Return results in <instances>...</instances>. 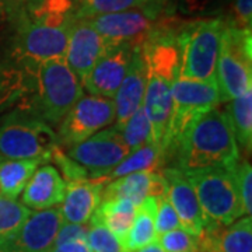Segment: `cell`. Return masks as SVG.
Returning <instances> with one entry per match:
<instances>
[{
    "label": "cell",
    "mask_w": 252,
    "mask_h": 252,
    "mask_svg": "<svg viewBox=\"0 0 252 252\" xmlns=\"http://www.w3.org/2000/svg\"><path fill=\"white\" fill-rule=\"evenodd\" d=\"M181 171L233 168L240 161L230 119L225 111L212 108L200 114L182 133L172 153Z\"/></svg>",
    "instance_id": "cell-1"
},
{
    "label": "cell",
    "mask_w": 252,
    "mask_h": 252,
    "mask_svg": "<svg viewBox=\"0 0 252 252\" xmlns=\"http://www.w3.org/2000/svg\"><path fill=\"white\" fill-rule=\"evenodd\" d=\"M76 17L72 0H38L20 21L17 52L20 58L39 63L64 58Z\"/></svg>",
    "instance_id": "cell-2"
},
{
    "label": "cell",
    "mask_w": 252,
    "mask_h": 252,
    "mask_svg": "<svg viewBox=\"0 0 252 252\" xmlns=\"http://www.w3.org/2000/svg\"><path fill=\"white\" fill-rule=\"evenodd\" d=\"M224 18L190 20L181 26L177 41L181 51L180 77L187 80H216V67Z\"/></svg>",
    "instance_id": "cell-3"
},
{
    "label": "cell",
    "mask_w": 252,
    "mask_h": 252,
    "mask_svg": "<svg viewBox=\"0 0 252 252\" xmlns=\"http://www.w3.org/2000/svg\"><path fill=\"white\" fill-rule=\"evenodd\" d=\"M58 147L52 127L30 105L10 112L0 124V157L10 160L41 158L51 161Z\"/></svg>",
    "instance_id": "cell-4"
},
{
    "label": "cell",
    "mask_w": 252,
    "mask_h": 252,
    "mask_svg": "<svg viewBox=\"0 0 252 252\" xmlns=\"http://www.w3.org/2000/svg\"><path fill=\"white\" fill-rule=\"evenodd\" d=\"M83 95L80 79L72 72L64 58L38 64L36 99L30 107L48 125H58Z\"/></svg>",
    "instance_id": "cell-5"
},
{
    "label": "cell",
    "mask_w": 252,
    "mask_h": 252,
    "mask_svg": "<svg viewBox=\"0 0 252 252\" xmlns=\"http://www.w3.org/2000/svg\"><path fill=\"white\" fill-rule=\"evenodd\" d=\"M220 102H230L252 89V31L238 30L224 20L217 59Z\"/></svg>",
    "instance_id": "cell-6"
},
{
    "label": "cell",
    "mask_w": 252,
    "mask_h": 252,
    "mask_svg": "<svg viewBox=\"0 0 252 252\" xmlns=\"http://www.w3.org/2000/svg\"><path fill=\"white\" fill-rule=\"evenodd\" d=\"M172 17L171 13L164 11L162 3L156 1L143 7L83 20H87L109 44H125L136 49L153 38Z\"/></svg>",
    "instance_id": "cell-7"
},
{
    "label": "cell",
    "mask_w": 252,
    "mask_h": 252,
    "mask_svg": "<svg viewBox=\"0 0 252 252\" xmlns=\"http://www.w3.org/2000/svg\"><path fill=\"white\" fill-rule=\"evenodd\" d=\"M171 94V117L160 147L162 162L167 161L168 157H172L177 143L187 127L200 114L212 108H217L220 104L216 80L196 81L177 79L172 83Z\"/></svg>",
    "instance_id": "cell-8"
},
{
    "label": "cell",
    "mask_w": 252,
    "mask_h": 252,
    "mask_svg": "<svg viewBox=\"0 0 252 252\" xmlns=\"http://www.w3.org/2000/svg\"><path fill=\"white\" fill-rule=\"evenodd\" d=\"M184 174L196 192L207 221L230 225L244 216L233 168H205Z\"/></svg>",
    "instance_id": "cell-9"
},
{
    "label": "cell",
    "mask_w": 252,
    "mask_h": 252,
    "mask_svg": "<svg viewBox=\"0 0 252 252\" xmlns=\"http://www.w3.org/2000/svg\"><path fill=\"white\" fill-rule=\"evenodd\" d=\"M115 122V102L112 98L83 95L58 124L56 142L59 147L70 149L87 140Z\"/></svg>",
    "instance_id": "cell-10"
},
{
    "label": "cell",
    "mask_w": 252,
    "mask_h": 252,
    "mask_svg": "<svg viewBox=\"0 0 252 252\" xmlns=\"http://www.w3.org/2000/svg\"><path fill=\"white\" fill-rule=\"evenodd\" d=\"M129 153L130 150L121 130L114 126L105 127L87 140L73 146L66 154L87 171L89 180H101Z\"/></svg>",
    "instance_id": "cell-11"
},
{
    "label": "cell",
    "mask_w": 252,
    "mask_h": 252,
    "mask_svg": "<svg viewBox=\"0 0 252 252\" xmlns=\"http://www.w3.org/2000/svg\"><path fill=\"white\" fill-rule=\"evenodd\" d=\"M59 207L31 213L16 237L0 247V252H52L63 225Z\"/></svg>",
    "instance_id": "cell-12"
},
{
    "label": "cell",
    "mask_w": 252,
    "mask_h": 252,
    "mask_svg": "<svg viewBox=\"0 0 252 252\" xmlns=\"http://www.w3.org/2000/svg\"><path fill=\"white\" fill-rule=\"evenodd\" d=\"M135 48L125 44H109L81 86L91 95L114 98L125 79Z\"/></svg>",
    "instance_id": "cell-13"
},
{
    "label": "cell",
    "mask_w": 252,
    "mask_h": 252,
    "mask_svg": "<svg viewBox=\"0 0 252 252\" xmlns=\"http://www.w3.org/2000/svg\"><path fill=\"white\" fill-rule=\"evenodd\" d=\"M165 181V196L170 200L181 227L193 237H198L206 223L196 192L185 174L175 167H165L161 171Z\"/></svg>",
    "instance_id": "cell-14"
},
{
    "label": "cell",
    "mask_w": 252,
    "mask_h": 252,
    "mask_svg": "<svg viewBox=\"0 0 252 252\" xmlns=\"http://www.w3.org/2000/svg\"><path fill=\"white\" fill-rule=\"evenodd\" d=\"M107 46L108 42L87 20H77L70 31L64 61L72 72L83 81L105 52Z\"/></svg>",
    "instance_id": "cell-15"
},
{
    "label": "cell",
    "mask_w": 252,
    "mask_h": 252,
    "mask_svg": "<svg viewBox=\"0 0 252 252\" xmlns=\"http://www.w3.org/2000/svg\"><path fill=\"white\" fill-rule=\"evenodd\" d=\"M196 243L202 252H252L251 216L241 217L230 225L206 220Z\"/></svg>",
    "instance_id": "cell-16"
},
{
    "label": "cell",
    "mask_w": 252,
    "mask_h": 252,
    "mask_svg": "<svg viewBox=\"0 0 252 252\" xmlns=\"http://www.w3.org/2000/svg\"><path fill=\"white\" fill-rule=\"evenodd\" d=\"M147 84V64L140 48H136L125 79L122 80L117 94L115 102V127L121 130L127 119L143 102L144 91Z\"/></svg>",
    "instance_id": "cell-17"
},
{
    "label": "cell",
    "mask_w": 252,
    "mask_h": 252,
    "mask_svg": "<svg viewBox=\"0 0 252 252\" xmlns=\"http://www.w3.org/2000/svg\"><path fill=\"white\" fill-rule=\"evenodd\" d=\"M174 79L147 69V84L144 91V109L152 125L153 142L161 147L172 111L171 87Z\"/></svg>",
    "instance_id": "cell-18"
},
{
    "label": "cell",
    "mask_w": 252,
    "mask_h": 252,
    "mask_svg": "<svg viewBox=\"0 0 252 252\" xmlns=\"http://www.w3.org/2000/svg\"><path fill=\"white\" fill-rule=\"evenodd\" d=\"M102 187L104 184L98 180L69 181L59 207L63 221L70 224H89L101 202Z\"/></svg>",
    "instance_id": "cell-19"
},
{
    "label": "cell",
    "mask_w": 252,
    "mask_h": 252,
    "mask_svg": "<svg viewBox=\"0 0 252 252\" xmlns=\"http://www.w3.org/2000/svg\"><path fill=\"white\" fill-rule=\"evenodd\" d=\"M161 195H165V181L161 172L154 170L133 172L104 184L101 200L122 198L130 200L135 206H139L144 199L150 196L158 198Z\"/></svg>",
    "instance_id": "cell-20"
},
{
    "label": "cell",
    "mask_w": 252,
    "mask_h": 252,
    "mask_svg": "<svg viewBox=\"0 0 252 252\" xmlns=\"http://www.w3.org/2000/svg\"><path fill=\"white\" fill-rule=\"evenodd\" d=\"M66 182L55 167L42 164L32 174L23 190V205L34 210H46L62 203Z\"/></svg>",
    "instance_id": "cell-21"
},
{
    "label": "cell",
    "mask_w": 252,
    "mask_h": 252,
    "mask_svg": "<svg viewBox=\"0 0 252 252\" xmlns=\"http://www.w3.org/2000/svg\"><path fill=\"white\" fill-rule=\"evenodd\" d=\"M45 164L41 158H23V160H0V196L9 199L18 198L31 180L35 170Z\"/></svg>",
    "instance_id": "cell-22"
},
{
    "label": "cell",
    "mask_w": 252,
    "mask_h": 252,
    "mask_svg": "<svg viewBox=\"0 0 252 252\" xmlns=\"http://www.w3.org/2000/svg\"><path fill=\"white\" fill-rule=\"evenodd\" d=\"M136 209L137 206L127 199H107L99 202L98 207L91 219L101 221L124 244V240L135 219Z\"/></svg>",
    "instance_id": "cell-23"
},
{
    "label": "cell",
    "mask_w": 252,
    "mask_h": 252,
    "mask_svg": "<svg viewBox=\"0 0 252 252\" xmlns=\"http://www.w3.org/2000/svg\"><path fill=\"white\" fill-rule=\"evenodd\" d=\"M157 210V198L150 196L144 199L143 202L136 209V215L132 225L124 240V247L126 252H135L143 248L150 243H154L156 227H154V216Z\"/></svg>",
    "instance_id": "cell-24"
},
{
    "label": "cell",
    "mask_w": 252,
    "mask_h": 252,
    "mask_svg": "<svg viewBox=\"0 0 252 252\" xmlns=\"http://www.w3.org/2000/svg\"><path fill=\"white\" fill-rule=\"evenodd\" d=\"M161 162L162 158L160 147L154 142L144 144L143 147L137 149L135 152H130L112 171H109L105 177H102L98 181H101L102 184H107L109 181L122 178L133 172L154 171Z\"/></svg>",
    "instance_id": "cell-25"
},
{
    "label": "cell",
    "mask_w": 252,
    "mask_h": 252,
    "mask_svg": "<svg viewBox=\"0 0 252 252\" xmlns=\"http://www.w3.org/2000/svg\"><path fill=\"white\" fill-rule=\"evenodd\" d=\"M225 114L230 119L237 144L250 154L252 149V89L231 99Z\"/></svg>",
    "instance_id": "cell-26"
},
{
    "label": "cell",
    "mask_w": 252,
    "mask_h": 252,
    "mask_svg": "<svg viewBox=\"0 0 252 252\" xmlns=\"http://www.w3.org/2000/svg\"><path fill=\"white\" fill-rule=\"evenodd\" d=\"M30 215L31 210L16 199L0 196V247L16 237Z\"/></svg>",
    "instance_id": "cell-27"
},
{
    "label": "cell",
    "mask_w": 252,
    "mask_h": 252,
    "mask_svg": "<svg viewBox=\"0 0 252 252\" xmlns=\"http://www.w3.org/2000/svg\"><path fill=\"white\" fill-rule=\"evenodd\" d=\"M150 3H156V0H79V6L76 7V17L77 20H83L102 14L121 13L143 7Z\"/></svg>",
    "instance_id": "cell-28"
},
{
    "label": "cell",
    "mask_w": 252,
    "mask_h": 252,
    "mask_svg": "<svg viewBox=\"0 0 252 252\" xmlns=\"http://www.w3.org/2000/svg\"><path fill=\"white\" fill-rule=\"evenodd\" d=\"M121 133L130 152H135L137 149L143 147L144 144L153 143L152 125L146 114L143 102L136 109L135 114L127 119V122L121 129Z\"/></svg>",
    "instance_id": "cell-29"
},
{
    "label": "cell",
    "mask_w": 252,
    "mask_h": 252,
    "mask_svg": "<svg viewBox=\"0 0 252 252\" xmlns=\"http://www.w3.org/2000/svg\"><path fill=\"white\" fill-rule=\"evenodd\" d=\"M89 231L86 234V243L91 252H126L122 241L112 234L101 221H89Z\"/></svg>",
    "instance_id": "cell-30"
},
{
    "label": "cell",
    "mask_w": 252,
    "mask_h": 252,
    "mask_svg": "<svg viewBox=\"0 0 252 252\" xmlns=\"http://www.w3.org/2000/svg\"><path fill=\"white\" fill-rule=\"evenodd\" d=\"M231 0H177V10L180 14L193 20L219 17Z\"/></svg>",
    "instance_id": "cell-31"
},
{
    "label": "cell",
    "mask_w": 252,
    "mask_h": 252,
    "mask_svg": "<svg viewBox=\"0 0 252 252\" xmlns=\"http://www.w3.org/2000/svg\"><path fill=\"white\" fill-rule=\"evenodd\" d=\"M235 185L241 200L244 216L252 215V168L247 160H240L233 167Z\"/></svg>",
    "instance_id": "cell-32"
},
{
    "label": "cell",
    "mask_w": 252,
    "mask_h": 252,
    "mask_svg": "<svg viewBox=\"0 0 252 252\" xmlns=\"http://www.w3.org/2000/svg\"><path fill=\"white\" fill-rule=\"evenodd\" d=\"M158 244L164 252H196V237L190 235L182 228L168 231L158 237Z\"/></svg>",
    "instance_id": "cell-33"
},
{
    "label": "cell",
    "mask_w": 252,
    "mask_h": 252,
    "mask_svg": "<svg viewBox=\"0 0 252 252\" xmlns=\"http://www.w3.org/2000/svg\"><path fill=\"white\" fill-rule=\"evenodd\" d=\"M154 227H156V235L157 237L181 227L180 219H178L174 207L165 195H161L157 198V210H156V216H154Z\"/></svg>",
    "instance_id": "cell-34"
},
{
    "label": "cell",
    "mask_w": 252,
    "mask_h": 252,
    "mask_svg": "<svg viewBox=\"0 0 252 252\" xmlns=\"http://www.w3.org/2000/svg\"><path fill=\"white\" fill-rule=\"evenodd\" d=\"M231 17L225 23L245 31H252V0H231Z\"/></svg>",
    "instance_id": "cell-35"
},
{
    "label": "cell",
    "mask_w": 252,
    "mask_h": 252,
    "mask_svg": "<svg viewBox=\"0 0 252 252\" xmlns=\"http://www.w3.org/2000/svg\"><path fill=\"white\" fill-rule=\"evenodd\" d=\"M23 91V86L20 77H13V76H6L0 79V108L10 104L14 98Z\"/></svg>",
    "instance_id": "cell-36"
},
{
    "label": "cell",
    "mask_w": 252,
    "mask_h": 252,
    "mask_svg": "<svg viewBox=\"0 0 252 252\" xmlns=\"http://www.w3.org/2000/svg\"><path fill=\"white\" fill-rule=\"evenodd\" d=\"M89 231V224H70V223H63L61 227L55 247L61 244L69 243V241H76V240H86V234ZM54 247V248H55Z\"/></svg>",
    "instance_id": "cell-37"
},
{
    "label": "cell",
    "mask_w": 252,
    "mask_h": 252,
    "mask_svg": "<svg viewBox=\"0 0 252 252\" xmlns=\"http://www.w3.org/2000/svg\"><path fill=\"white\" fill-rule=\"evenodd\" d=\"M52 252H91L86 240H76L56 245Z\"/></svg>",
    "instance_id": "cell-38"
},
{
    "label": "cell",
    "mask_w": 252,
    "mask_h": 252,
    "mask_svg": "<svg viewBox=\"0 0 252 252\" xmlns=\"http://www.w3.org/2000/svg\"><path fill=\"white\" fill-rule=\"evenodd\" d=\"M135 252H164L162 251V248L160 247V244L158 243H150L149 245H146L143 248H140V250H137Z\"/></svg>",
    "instance_id": "cell-39"
},
{
    "label": "cell",
    "mask_w": 252,
    "mask_h": 252,
    "mask_svg": "<svg viewBox=\"0 0 252 252\" xmlns=\"http://www.w3.org/2000/svg\"><path fill=\"white\" fill-rule=\"evenodd\" d=\"M156 1H160V3H162V4H165V1H167V0H156Z\"/></svg>",
    "instance_id": "cell-40"
},
{
    "label": "cell",
    "mask_w": 252,
    "mask_h": 252,
    "mask_svg": "<svg viewBox=\"0 0 252 252\" xmlns=\"http://www.w3.org/2000/svg\"><path fill=\"white\" fill-rule=\"evenodd\" d=\"M196 252H202V251H199V250H198V251H196Z\"/></svg>",
    "instance_id": "cell-41"
},
{
    "label": "cell",
    "mask_w": 252,
    "mask_h": 252,
    "mask_svg": "<svg viewBox=\"0 0 252 252\" xmlns=\"http://www.w3.org/2000/svg\"><path fill=\"white\" fill-rule=\"evenodd\" d=\"M0 160H1V157H0Z\"/></svg>",
    "instance_id": "cell-42"
}]
</instances>
